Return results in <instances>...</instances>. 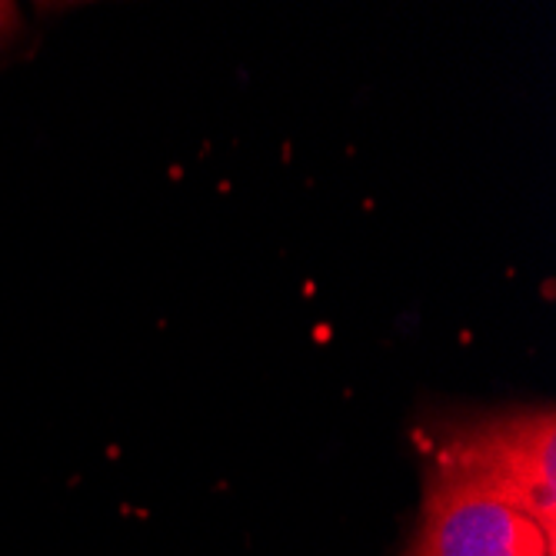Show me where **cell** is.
<instances>
[{
    "mask_svg": "<svg viewBox=\"0 0 556 556\" xmlns=\"http://www.w3.org/2000/svg\"><path fill=\"white\" fill-rule=\"evenodd\" d=\"M21 30V11L11 0H0V47H4Z\"/></svg>",
    "mask_w": 556,
    "mask_h": 556,
    "instance_id": "cell-3",
    "label": "cell"
},
{
    "mask_svg": "<svg viewBox=\"0 0 556 556\" xmlns=\"http://www.w3.org/2000/svg\"><path fill=\"white\" fill-rule=\"evenodd\" d=\"M407 556H556V540L507 503L427 477Z\"/></svg>",
    "mask_w": 556,
    "mask_h": 556,
    "instance_id": "cell-2",
    "label": "cell"
},
{
    "mask_svg": "<svg viewBox=\"0 0 556 556\" xmlns=\"http://www.w3.org/2000/svg\"><path fill=\"white\" fill-rule=\"evenodd\" d=\"M427 477L507 503L556 540V417L549 407L460 424L433 450Z\"/></svg>",
    "mask_w": 556,
    "mask_h": 556,
    "instance_id": "cell-1",
    "label": "cell"
}]
</instances>
